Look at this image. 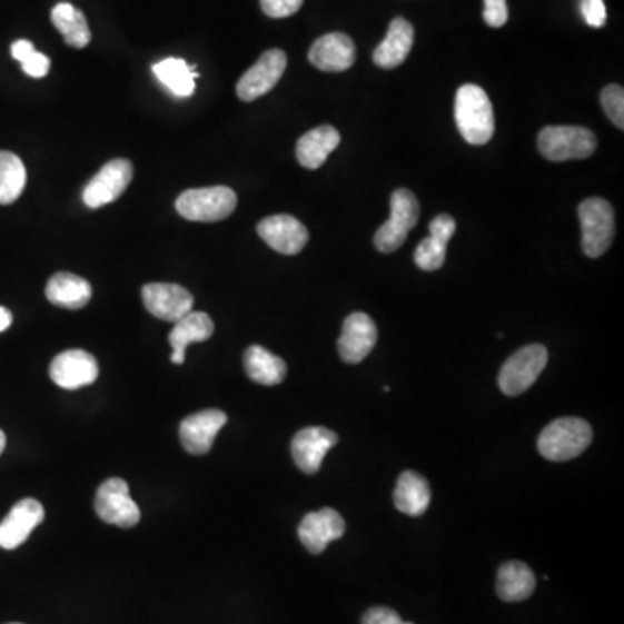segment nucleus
<instances>
[{
    "mask_svg": "<svg viewBox=\"0 0 624 624\" xmlns=\"http://www.w3.org/2000/svg\"><path fill=\"white\" fill-rule=\"evenodd\" d=\"M455 120L462 138L468 145L483 146L495 133V111L483 87L465 83L455 99Z\"/></svg>",
    "mask_w": 624,
    "mask_h": 624,
    "instance_id": "obj_1",
    "label": "nucleus"
},
{
    "mask_svg": "<svg viewBox=\"0 0 624 624\" xmlns=\"http://www.w3.org/2000/svg\"><path fill=\"white\" fill-rule=\"evenodd\" d=\"M593 439L588 422L582 418H558L539 434L538 449L549 462H567L582 455Z\"/></svg>",
    "mask_w": 624,
    "mask_h": 624,
    "instance_id": "obj_2",
    "label": "nucleus"
},
{
    "mask_svg": "<svg viewBox=\"0 0 624 624\" xmlns=\"http://www.w3.org/2000/svg\"><path fill=\"white\" fill-rule=\"evenodd\" d=\"M236 192L226 186L188 189L177 198L176 208L179 216L191 222H219L235 212Z\"/></svg>",
    "mask_w": 624,
    "mask_h": 624,
    "instance_id": "obj_3",
    "label": "nucleus"
},
{
    "mask_svg": "<svg viewBox=\"0 0 624 624\" xmlns=\"http://www.w3.org/2000/svg\"><path fill=\"white\" fill-rule=\"evenodd\" d=\"M538 150L549 161L585 160L597 150V136L585 127H546L539 132Z\"/></svg>",
    "mask_w": 624,
    "mask_h": 624,
    "instance_id": "obj_4",
    "label": "nucleus"
},
{
    "mask_svg": "<svg viewBox=\"0 0 624 624\" xmlns=\"http://www.w3.org/2000/svg\"><path fill=\"white\" fill-rule=\"evenodd\" d=\"M583 251L592 259L604 256L614 240V208L604 198H588L580 205Z\"/></svg>",
    "mask_w": 624,
    "mask_h": 624,
    "instance_id": "obj_5",
    "label": "nucleus"
},
{
    "mask_svg": "<svg viewBox=\"0 0 624 624\" xmlns=\"http://www.w3.org/2000/svg\"><path fill=\"white\" fill-rule=\"evenodd\" d=\"M420 219V205L409 189H397L390 198V217L375 235V247L384 254H393L405 244L408 232Z\"/></svg>",
    "mask_w": 624,
    "mask_h": 624,
    "instance_id": "obj_6",
    "label": "nucleus"
},
{
    "mask_svg": "<svg viewBox=\"0 0 624 624\" xmlns=\"http://www.w3.org/2000/svg\"><path fill=\"white\" fill-rule=\"evenodd\" d=\"M548 363V350L539 344L518 349L505 361L499 372V389L507 396H521L538 380Z\"/></svg>",
    "mask_w": 624,
    "mask_h": 624,
    "instance_id": "obj_7",
    "label": "nucleus"
},
{
    "mask_svg": "<svg viewBox=\"0 0 624 624\" xmlns=\"http://www.w3.org/2000/svg\"><path fill=\"white\" fill-rule=\"evenodd\" d=\"M95 507L101 521L123 529L136 526L141 518L138 503L130 498L129 484L118 477L108 479L99 486Z\"/></svg>",
    "mask_w": 624,
    "mask_h": 624,
    "instance_id": "obj_8",
    "label": "nucleus"
},
{
    "mask_svg": "<svg viewBox=\"0 0 624 624\" xmlns=\"http://www.w3.org/2000/svg\"><path fill=\"white\" fill-rule=\"evenodd\" d=\"M287 55L279 49L264 52L254 67L236 83V95L241 101L250 102L263 98L264 95L275 89L276 83L287 70Z\"/></svg>",
    "mask_w": 624,
    "mask_h": 624,
    "instance_id": "obj_9",
    "label": "nucleus"
},
{
    "mask_svg": "<svg viewBox=\"0 0 624 624\" xmlns=\"http://www.w3.org/2000/svg\"><path fill=\"white\" fill-rule=\"evenodd\" d=\"M132 176V164L129 160L117 158L108 161L107 166L102 167L83 188V204L87 207L99 208L118 200L129 188Z\"/></svg>",
    "mask_w": 624,
    "mask_h": 624,
    "instance_id": "obj_10",
    "label": "nucleus"
},
{
    "mask_svg": "<svg viewBox=\"0 0 624 624\" xmlns=\"http://www.w3.org/2000/svg\"><path fill=\"white\" fill-rule=\"evenodd\" d=\"M49 375L61 389L76 390L98 380L99 366L95 356L86 350H65L52 359Z\"/></svg>",
    "mask_w": 624,
    "mask_h": 624,
    "instance_id": "obj_11",
    "label": "nucleus"
},
{
    "mask_svg": "<svg viewBox=\"0 0 624 624\" xmlns=\"http://www.w3.org/2000/svg\"><path fill=\"white\" fill-rule=\"evenodd\" d=\"M378 330L374 319L365 313H353L347 316L338 338V354L349 365H358L377 344Z\"/></svg>",
    "mask_w": 624,
    "mask_h": 624,
    "instance_id": "obj_12",
    "label": "nucleus"
},
{
    "mask_svg": "<svg viewBox=\"0 0 624 624\" xmlns=\"http://www.w3.org/2000/svg\"><path fill=\"white\" fill-rule=\"evenodd\" d=\"M142 303L155 318L176 323L192 310V295L181 285L150 284L141 291Z\"/></svg>",
    "mask_w": 624,
    "mask_h": 624,
    "instance_id": "obj_13",
    "label": "nucleus"
},
{
    "mask_svg": "<svg viewBox=\"0 0 624 624\" xmlns=\"http://www.w3.org/2000/svg\"><path fill=\"white\" fill-rule=\"evenodd\" d=\"M257 232L273 250L279 251L284 256L299 254L309 241V231L306 226L295 217L285 216V214L260 220Z\"/></svg>",
    "mask_w": 624,
    "mask_h": 624,
    "instance_id": "obj_14",
    "label": "nucleus"
},
{
    "mask_svg": "<svg viewBox=\"0 0 624 624\" xmlns=\"http://www.w3.org/2000/svg\"><path fill=\"white\" fill-rule=\"evenodd\" d=\"M338 443V436L325 427H307L295 434L291 440V456L304 474H316L321 468L326 453Z\"/></svg>",
    "mask_w": 624,
    "mask_h": 624,
    "instance_id": "obj_15",
    "label": "nucleus"
},
{
    "mask_svg": "<svg viewBox=\"0 0 624 624\" xmlns=\"http://www.w3.org/2000/svg\"><path fill=\"white\" fill-rule=\"evenodd\" d=\"M226 424H228V415L220 409H205L189 415L179 427L182 446L191 455H205L212 449L217 434Z\"/></svg>",
    "mask_w": 624,
    "mask_h": 624,
    "instance_id": "obj_16",
    "label": "nucleus"
},
{
    "mask_svg": "<svg viewBox=\"0 0 624 624\" xmlns=\"http://www.w3.org/2000/svg\"><path fill=\"white\" fill-rule=\"evenodd\" d=\"M346 533V521L334 508H321L310 512L303 518L299 526V538L310 554L319 555L326 546L335 539H340Z\"/></svg>",
    "mask_w": 624,
    "mask_h": 624,
    "instance_id": "obj_17",
    "label": "nucleus"
},
{
    "mask_svg": "<svg viewBox=\"0 0 624 624\" xmlns=\"http://www.w3.org/2000/svg\"><path fill=\"white\" fill-rule=\"evenodd\" d=\"M43 517L46 512L37 499L24 498L18 502L0 523V548L14 549L23 545Z\"/></svg>",
    "mask_w": 624,
    "mask_h": 624,
    "instance_id": "obj_18",
    "label": "nucleus"
},
{
    "mask_svg": "<svg viewBox=\"0 0 624 624\" xmlns=\"http://www.w3.org/2000/svg\"><path fill=\"white\" fill-rule=\"evenodd\" d=\"M309 61L321 71L349 70L356 61L354 40L346 33H326L309 49Z\"/></svg>",
    "mask_w": 624,
    "mask_h": 624,
    "instance_id": "obj_19",
    "label": "nucleus"
},
{
    "mask_svg": "<svg viewBox=\"0 0 624 624\" xmlns=\"http://www.w3.org/2000/svg\"><path fill=\"white\" fill-rule=\"evenodd\" d=\"M415 30L405 18L390 21L389 32L374 52V63L384 70H394L405 63L413 49Z\"/></svg>",
    "mask_w": 624,
    "mask_h": 624,
    "instance_id": "obj_20",
    "label": "nucleus"
},
{
    "mask_svg": "<svg viewBox=\"0 0 624 624\" xmlns=\"http://www.w3.org/2000/svg\"><path fill=\"white\" fill-rule=\"evenodd\" d=\"M214 335V321L205 313H188L185 318L174 323L169 335L170 347H172L174 365H182L186 359V349L195 341H205Z\"/></svg>",
    "mask_w": 624,
    "mask_h": 624,
    "instance_id": "obj_21",
    "label": "nucleus"
},
{
    "mask_svg": "<svg viewBox=\"0 0 624 624\" xmlns=\"http://www.w3.org/2000/svg\"><path fill=\"white\" fill-rule=\"evenodd\" d=\"M340 145V133L335 127L319 126L304 133L297 142V160L309 170L319 169Z\"/></svg>",
    "mask_w": 624,
    "mask_h": 624,
    "instance_id": "obj_22",
    "label": "nucleus"
},
{
    "mask_svg": "<svg viewBox=\"0 0 624 624\" xmlns=\"http://www.w3.org/2000/svg\"><path fill=\"white\" fill-rule=\"evenodd\" d=\"M536 590V576L524 562L503 564L496 577V593L503 602H523Z\"/></svg>",
    "mask_w": 624,
    "mask_h": 624,
    "instance_id": "obj_23",
    "label": "nucleus"
},
{
    "mask_svg": "<svg viewBox=\"0 0 624 624\" xmlns=\"http://www.w3.org/2000/svg\"><path fill=\"white\" fill-rule=\"evenodd\" d=\"M430 498H433L430 486L425 477L413 471L400 474L396 489H394V505L397 511L412 515V517H418L427 512Z\"/></svg>",
    "mask_w": 624,
    "mask_h": 624,
    "instance_id": "obj_24",
    "label": "nucleus"
},
{
    "mask_svg": "<svg viewBox=\"0 0 624 624\" xmlns=\"http://www.w3.org/2000/svg\"><path fill=\"white\" fill-rule=\"evenodd\" d=\"M49 303L65 309H82L92 297L91 284L71 273H58L49 279L46 288Z\"/></svg>",
    "mask_w": 624,
    "mask_h": 624,
    "instance_id": "obj_25",
    "label": "nucleus"
},
{
    "mask_svg": "<svg viewBox=\"0 0 624 624\" xmlns=\"http://www.w3.org/2000/svg\"><path fill=\"white\" fill-rule=\"evenodd\" d=\"M244 365L248 378L266 387L281 384L287 377V365L284 359L264 349L263 346L248 347Z\"/></svg>",
    "mask_w": 624,
    "mask_h": 624,
    "instance_id": "obj_26",
    "label": "nucleus"
},
{
    "mask_svg": "<svg viewBox=\"0 0 624 624\" xmlns=\"http://www.w3.org/2000/svg\"><path fill=\"white\" fill-rule=\"evenodd\" d=\"M155 77L167 91L177 98H189L197 87L198 73L186 63L185 59L167 58L153 67Z\"/></svg>",
    "mask_w": 624,
    "mask_h": 624,
    "instance_id": "obj_27",
    "label": "nucleus"
},
{
    "mask_svg": "<svg viewBox=\"0 0 624 624\" xmlns=\"http://www.w3.org/2000/svg\"><path fill=\"white\" fill-rule=\"evenodd\" d=\"M51 20L70 48L83 49L91 42L89 24L76 6L61 2L52 9Z\"/></svg>",
    "mask_w": 624,
    "mask_h": 624,
    "instance_id": "obj_28",
    "label": "nucleus"
},
{
    "mask_svg": "<svg viewBox=\"0 0 624 624\" xmlns=\"http://www.w3.org/2000/svg\"><path fill=\"white\" fill-rule=\"evenodd\" d=\"M27 186L23 160L11 151H0V205H11Z\"/></svg>",
    "mask_w": 624,
    "mask_h": 624,
    "instance_id": "obj_29",
    "label": "nucleus"
},
{
    "mask_svg": "<svg viewBox=\"0 0 624 624\" xmlns=\"http://www.w3.org/2000/svg\"><path fill=\"white\" fill-rule=\"evenodd\" d=\"M449 240L443 236L428 235L415 250L416 266L424 271H437L446 263V247Z\"/></svg>",
    "mask_w": 624,
    "mask_h": 624,
    "instance_id": "obj_30",
    "label": "nucleus"
},
{
    "mask_svg": "<svg viewBox=\"0 0 624 624\" xmlns=\"http://www.w3.org/2000/svg\"><path fill=\"white\" fill-rule=\"evenodd\" d=\"M602 108H604L611 122L617 129H624V91L621 86H607L601 95Z\"/></svg>",
    "mask_w": 624,
    "mask_h": 624,
    "instance_id": "obj_31",
    "label": "nucleus"
},
{
    "mask_svg": "<svg viewBox=\"0 0 624 624\" xmlns=\"http://www.w3.org/2000/svg\"><path fill=\"white\" fill-rule=\"evenodd\" d=\"M304 0H260V8L269 18H288L303 8Z\"/></svg>",
    "mask_w": 624,
    "mask_h": 624,
    "instance_id": "obj_32",
    "label": "nucleus"
},
{
    "mask_svg": "<svg viewBox=\"0 0 624 624\" xmlns=\"http://www.w3.org/2000/svg\"><path fill=\"white\" fill-rule=\"evenodd\" d=\"M484 21L492 28H502L508 21L507 0H484Z\"/></svg>",
    "mask_w": 624,
    "mask_h": 624,
    "instance_id": "obj_33",
    "label": "nucleus"
},
{
    "mask_svg": "<svg viewBox=\"0 0 624 624\" xmlns=\"http://www.w3.org/2000/svg\"><path fill=\"white\" fill-rule=\"evenodd\" d=\"M582 14L590 27H604L605 21H607V9H605L604 0H582Z\"/></svg>",
    "mask_w": 624,
    "mask_h": 624,
    "instance_id": "obj_34",
    "label": "nucleus"
},
{
    "mask_svg": "<svg viewBox=\"0 0 624 624\" xmlns=\"http://www.w3.org/2000/svg\"><path fill=\"white\" fill-rule=\"evenodd\" d=\"M24 73L28 77H33V79H42V77L48 76L49 68H51V59L48 56L42 55V52L36 51L32 56H28L23 63Z\"/></svg>",
    "mask_w": 624,
    "mask_h": 624,
    "instance_id": "obj_35",
    "label": "nucleus"
},
{
    "mask_svg": "<svg viewBox=\"0 0 624 624\" xmlns=\"http://www.w3.org/2000/svg\"><path fill=\"white\" fill-rule=\"evenodd\" d=\"M399 614L389 607L369 608L368 613L363 616V624H400Z\"/></svg>",
    "mask_w": 624,
    "mask_h": 624,
    "instance_id": "obj_36",
    "label": "nucleus"
},
{
    "mask_svg": "<svg viewBox=\"0 0 624 624\" xmlns=\"http://www.w3.org/2000/svg\"><path fill=\"white\" fill-rule=\"evenodd\" d=\"M428 231H430V235L443 236L446 240H452L456 231L455 219L448 214H440L436 219H433V222L428 226Z\"/></svg>",
    "mask_w": 624,
    "mask_h": 624,
    "instance_id": "obj_37",
    "label": "nucleus"
},
{
    "mask_svg": "<svg viewBox=\"0 0 624 624\" xmlns=\"http://www.w3.org/2000/svg\"><path fill=\"white\" fill-rule=\"evenodd\" d=\"M36 51V46H33L30 40H18V42L12 43L11 48L12 58L20 61V63H23L24 59H27L28 56H32Z\"/></svg>",
    "mask_w": 624,
    "mask_h": 624,
    "instance_id": "obj_38",
    "label": "nucleus"
},
{
    "mask_svg": "<svg viewBox=\"0 0 624 624\" xmlns=\"http://www.w3.org/2000/svg\"><path fill=\"white\" fill-rule=\"evenodd\" d=\"M12 323L11 310L6 309V307L0 306V334L8 330Z\"/></svg>",
    "mask_w": 624,
    "mask_h": 624,
    "instance_id": "obj_39",
    "label": "nucleus"
},
{
    "mask_svg": "<svg viewBox=\"0 0 624 624\" xmlns=\"http://www.w3.org/2000/svg\"><path fill=\"white\" fill-rule=\"evenodd\" d=\"M6 449V434L0 430V455L4 453Z\"/></svg>",
    "mask_w": 624,
    "mask_h": 624,
    "instance_id": "obj_40",
    "label": "nucleus"
},
{
    "mask_svg": "<svg viewBox=\"0 0 624 624\" xmlns=\"http://www.w3.org/2000/svg\"><path fill=\"white\" fill-rule=\"evenodd\" d=\"M400 624H413V623H405V621H403V623H400Z\"/></svg>",
    "mask_w": 624,
    "mask_h": 624,
    "instance_id": "obj_41",
    "label": "nucleus"
},
{
    "mask_svg": "<svg viewBox=\"0 0 624 624\" xmlns=\"http://www.w3.org/2000/svg\"><path fill=\"white\" fill-rule=\"evenodd\" d=\"M12 624H18V623H12Z\"/></svg>",
    "mask_w": 624,
    "mask_h": 624,
    "instance_id": "obj_42",
    "label": "nucleus"
}]
</instances>
